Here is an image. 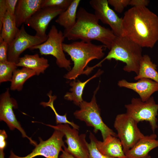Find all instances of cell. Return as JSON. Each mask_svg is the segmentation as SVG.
I'll use <instances>...</instances> for the list:
<instances>
[{"label":"cell","instance_id":"cell-1","mask_svg":"<svg viewBox=\"0 0 158 158\" xmlns=\"http://www.w3.org/2000/svg\"><path fill=\"white\" fill-rule=\"evenodd\" d=\"M121 36L141 47L152 48L158 41V16L146 7H133L122 18Z\"/></svg>","mask_w":158,"mask_h":158},{"label":"cell","instance_id":"cell-10","mask_svg":"<svg viewBox=\"0 0 158 158\" xmlns=\"http://www.w3.org/2000/svg\"><path fill=\"white\" fill-rule=\"evenodd\" d=\"M64 134L62 132L55 130L53 134L48 140L43 141L39 138L40 142L30 154L24 157L15 154L11 150L8 158H33L37 156H42L47 158H58L59 154L65 146L63 138Z\"/></svg>","mask_w":158,"mask_h":158},{"label":"cell","instance_id":"cell-36","mask_svg":"<svg viewBox=\"0 0 158 158\" xmlns=\"http://www.w3.org/2000/svg\"><path fill=\"white\" fill-rule=\"evenodd\" d=\"M0 158H4V150H0Z\"/></svg>","mask_w":158,"mask_h":158},{"label":"cell","instance_id":"cell-22","mask_svg":"<svg viewBox=\"0 0 158 158\" xmlns=\"http://www.w3.org/2000/svg\"><path fill=\"white\" fill-rule=\"evenodd\" d=\"M19 29L17 27L14 15L7 12L0 30V37L9 44L15 38Z\"/></svg>","mask_w":158,"mask_h":158},{"label":"cell","instance_id":"cell-26","mask_svg":"<svg viewBox=\"0 0 158 158\" xmlns=\"http://www.w3.org/2000/svg\"><path fill=\"white\" fill-rule=\"evenodd\" d=\"M17 67L16 63L8 61L0 62V83L11 82Z\"/></svg>","mask_w":158,"mask_h":158},{"label":"cell","instance_id":"cell-30","mask_svg":"<svg viewBox=\"0 0 158 158\" xmlns=\"http://www.w3.org/2000/svg\"><path fill=\"white\" fill-rule=\"evenodd\" d=\"M8 44L0 37V62L8 61Z\"/></svg>","mask_w":158,"mask_h":158},{"label":"cell","instance_id":"cell-2","mask_svg":"<svg viewBox=\"0 0 158 158\" xmlns=\"http://www.w3.org/2000/svg\"><path fill=\"white\" fill-rule=\"evenodd\" d=\"M99 20L95 14L80 7L77 10L76 23L70 29L64 30V36L68 40H97L110 50L117 36L111 30L99 24Z\"/></svg>","mask_w":158,"mask_h":158},{"label":"cell","instance_id":"cell-15","mask_svg":"<svg viewBox=\"0 0 158 158\" xmlns=\"http://www.w3.org/2000/svg\"><path fill=\"white\" fill-rule=\"evenodd\" d=\"M136 82H130L125 79L119 80L118 85L133 90L139 95L143 102L148 100L151 95L158 91V83L150 79L142 78Z\"/></svg>","mask_w":158,"mask_h":158},{"label":"cell","instance_id":"cell-38","mask_svg":"<svg viewBox=\"0 0 158 158\" xmlns=\"http://www.w3.org/2000/svg\"><path fill=\"white\" fill-rule=\"evenodd\" d=\"M157 121H158V119H157Z\"/></svg>","mask_w":158,"mask_h":158},{"label":"cell","instance_id":"cell-25","mask_svg":"<svg viewBox=\"0 0 158 158\" xmlns=\"http://www.w3.org/2000/svg\"><path fill=\"white\" fill-rule=\"evenodd\" d=\"M52 91L50 90L47 94L49 98V101L47 102H41L40 103V105L44 107H49L51 108L55 114L56 123L57 125L68 124L71 125L73 128L79 130V126L78 125L75 124L73 122L70 121L68 120L66 117V114L63 115H61L57 113L54 106V101L56 98V96L54 95H52Z\"/></svg>","mask_w":158,"mask_h":158},{"label":"cell","instance_id":"cell-19","mask_svg":"<svg viewBox=\"0 0 158 158\" xmlns=\"http://www.w3.org/2000/svg\"><path fill=\"white\" fill-rule=\"evenodd\" d=\"M16 65L17 67L31 69L35 72L36 75H39L44 73L49 64L47 59L40 57L38 54H36L33 55L26 54L20 57Z\"/></svg>","mask_w":158,"mask_h":158},{"label":"cell","instance_id":"cell-29","mask_svg":"<svg viewBox=\"0 0 158 158\" xmlns=\"http://www.w3.org/2000/svg\"><path fill=\"white\" fill-rule=\"evenodd\" d=\"M130 0H108L109 4L112 6L117 12L121 13L124 8L129 5Z\"/></svg>","mask_w":158,"mask_h":158},{"label":"cell","instance_id":"cell-8","mask_svg":"<svg viewBox=\"0 0 158 158\" xmlns=\"http://www.w3.org/2000/svg\"><path fill=\"white\" fill-rule=\"evenodd\" d=\"M138 123L126 113L118 114L115 118L114 126L125 154L144 135L138 127Z\"/></svg>","mask_w":158,"mask_h":158},{"label":"cell","instance_id":"cell-18","mask_svg":"<svg viewBox=\"0 0 158 158\" xmlns=\"http://www.w3.org/2000/svg\"><path fill=\"white\" fill-rule=\"evenodd\" d=\"M42 0H18L14 13L18 28L41 8Z\"/></svg>","mask_w":158,"mask_h":158},{"label":"cell","instance_id":"cell-4","mask_svg":"<svg viewBox=\"0 0 158 158\" xmlns=\"http://www.w3.org/2000/svg\"><path fill=\"white\" fill-rule=\"evenodd\" d=\"M142 48L128 38L122 36L117 37L107 55L93 68L100 66L106 60L114 59L125 63L123 69L126 72H133L137 75L139 72L142 55Z\"/></svg>","mask_w":158,"mask_h":158},{"label":"cell","instance_id":"cell-34","mask_svg":"<svg viewBox=\"0 0 158 158\" xmlns=\"http://www.w3.org/2000/svg\"><path fill=\"white\" fill-rule=\"evenodd\" d=\"M7 135L4 130H0V150H4L6 147V139Z\"/></svg>","mask_w":158,"mask_h":158},{"label":"cell","instance_id":"cell-9","mask_svg":"<svg viewBox=\"0 0 158 158\" xmlns=\"http://www.w3.org/2000/svg\"><path fill=\"white\" fill-rule=\"evenodd\" d=\"M45 125L63 133L66 139L64 141L68 145L67 150L75 158H89L86 134L79 135L77 130L71 128L68 124H59L56 126Z\"/></svg>","mask_w":158,"mask_h":158},{"label":"cell","instance_id":"cell-20","mask_svg":"<svg viewBox=\"0 0 158 158\" xmlns=\"http://www.w3.org/2000/svg\"><path fill=\"white\" fill-rule=\"evenodd\" d=\"M103 71L99 69L97 72L92 77L84 82L79 80L77 81H73L70 83L71 87L70 89V92H67L64 96V99L73 101L76 105L79 106L80 104L83 101L82 95L85 86L88 82L102 73Z\"/></svg>","mask_w":158,"mask_h":158},{"label":"cell","instance_id":"cell-32","mask_svg":"<svg viewBox=\"0 0 158 158\" xmlns=\"http://www.w3.org/2000/svg\"><path fill=\"white\" fill-rule=\"evenodd\" d=\"M5 0H0V30L2 28L3 19L7 12L5 5Z\"/></svg>","mask_w":158,"mask_h":158},{"label":"cell","instance_id":"cell-35","mask_svg":"<svg viewBox=\"0 0 158 158\" xmlns=\"http://www.w3.org/2000/svg\"><path fill=\"white\" fill-rule=\"evenodd\" d=\"M64 150H62V153L60 156V158H75L68 151L66 146L63 147Z\"/></svg>","mask_w":158,"mask_h":158},{"label":"cell","instance_id":"cell-7","mask_svg":"<svg viewBox=\"0 0 158 158\" xmlns=\"http://www.w3.org/2000/svg\"><path fill=\"white\" fill-rule=\"evenodd\" d=\"M126 114L138 123L145 121L148 122L154 133L158 128V104L151 97L148 100L142 101L140 98H133L130 103L125 104Z\"/></svg>","mask_w":158,"mask_h":158},{"label":"cell","instance_id":"cell-23","mask_svg":"<svg viewBox=\"0 0 158 158\" xmlns=\"http://www.w3.org/2000/svg\"><path fill=\"white\" fill-rule=\"evenodd\" d=\"M157 66L151 61L147 55H143L140 64L138 74L134 79L138 80L142 78H146L152 80L158 83V72L157 71Z\"/></svg>","mask_w":158,"mask_h":158},{"label":"cell","instance_id":"cell-5","mask_svg":"<svg viewBox=\"0 0 158 158\" xmlns=\"http://www.w3.org/2000/svg\"><path fill=\"white\" fill-rule=\"evenodd\" d=\"M99 86L95 91L91 101L87 102L83 100L79 105L80 109L76 111L73 114L76 118L84 121L87 126L93 127L95 133L100 131L104 140L109 135L117 136V134L104 122L101 117L100 109L95 97Z\"/></svg>","mask_w":158,"mask_h":158},{"label":"cell","instance_id":"cell-31","mask_svg":"<svg viewBox=\"0 0 158 158\" xmlns=\"http://www.w3.org/2000/svg\"><path fill=\"white\" fill-rule=\"evenodd\" d=\"M18 0H6L5 5L7 12L14 14Z\"/></svg>","mask_w":158,"mask_h":158},{"label":"cell","instance_id":"cell-28","mask_svg":"<svg viewBox=\"0 0 158 158\" xmlns=\"http://www.w3.org/2000/svg\"><path fill=\"white\" fill-rule=\"evenodd\" d=\"M89 138L90 142H87V145L89 153V158H113L105 156L101 153L97 149L95 143L96 137L94 134L90 132Z\"/></svg>","mask_w":158,"mask_h":158},{"label":"cell","instance_id":"cell-33","mask_svg":"<svg viewBox=\"0 0 158 158\" xmlns=\"http://www.w3.org/2000/svg\"><path fill=\"white\" fill-rule=\"evenodd\" d=\"M150 2L147 0H130L129 5L133 7H146Z\"/></svg>","mask_w":158,"mask_h":158},{"label":"cell","instance_id":"cell-27","mask_svg":"<svg viewBox=\"0 0 158 158\" xmlns=\"http://www.w3.org/2000/svg\"><path fill=\"white\" fill-rule=\"evenodd\" d=\"M72 0H42L41 8H57L66 10Z\"/></svg>","mask_w":158,"mask_h":158},{"label":"cell","instance_id":"cell-14","mask_svg":"<svg viewBox=\"0 0 158 158\" xmlns=\"http://www.w3.org/2000/svg\"><path fill=\"white\" fill-rule=\"evenodd\" d=\"M65 11L54 7L41 8L25 23L36 32L35 35L41 37H47L46 31L51 21Z\"/></svg>","mask_w":158,"mask_h":158},{"label":"cell","instance_id":"cell-24","mask_svg":"<svg viewBox=\"0 0 158 158\" xmlns=\"http://www.w3.org/2000/svg\"><path fill=\"white\" fill-rule=\"evenodd\" d=\"M35 75H36L35 72L28 68L22 67L16 69L13 72L11 81L10 89L12 91H21L26 81Z\"/></svg>","mask_w":158,"mask_h":158},{"label":"cell","instance_id":"cell-13","mask_svg":"<svg viewBox=\"0 0 158 158\" xmlns=\"http://www.w3.org/2000/svg\"><path fill=\"white\" fill-rule=\"evenodd\" d=\"M89 4L99 20L109 25L117 37L121 36L122 18H119L109 6L107 0H91Z\"/></svg>","mask_w":158,"mask_h":158},{"label":"cell","instance_id":"cell-11","mask_svg":"<svg viewBox=\"0 0 158 158\" xmlns=\"http://www.w3.org/2000/svg\"><path fill=\"white\" fill-rule=\"evenodd\" d=\"M47 37L30 35L26 32L23 24L15 38L8 44V61L17 63L20 55L24 51L43 43Z\"/></svg>","mask_w":158,"mask_h":158},{"label":"cell","instance_id":"cell-6","mask_svg":"<svg viewBox=\"0 0 158 158\" xmlns=\"http://www.w3.org/2000/svg\"><path fill=\"white\" fill-rule=\"evenodd\" d=\"M47 36V40L44 42L34 46L29 49H38L41 55L54 56L56 58V63L59 67L70 71L71 61L66 58L62 47L63 42L65 38L63 32L61 30L58 31L56 26L53 25Z\"/></svg>","mask_w":158,"mask_h":158},{"label":"cell","instance_id":"cell-21","mask_svg":"<svg viewBox=\"0 0 158 158\" xmlns=\"http://www.w3.org/2000/svg\"><path fill=\"white\" fill-rule=\"evenodd\" d=\"M80 0H72L68 8L58 16L56 22L63 27L65 30L72 28L76 23L78 8Z\"/></svg>","mask_w":158,"mask_h":158},{"label":"cell","instance_id":"cell-16","mask_svg":"<svg viewBox=\"0 0 158 158\" xmlns=\"http://www.w3.org/2000/svg\"><path fill=\"white\" fill-rule=\"evenodd\" d=\"M157 136L153 133L144 135L125 154L126 158H149V153L158 147Z\"/></svg>","mask_w":158,"mask_h":158},{"label":"cell","instance_id":"cell-12","mask_svg":"<svg viewBox=\"0 0 158 158\" xmlns=\"http://www.w3.org/2000/svg\"><path fill=\"white\" fill-rule=\"evenodd\" d=\"M18 107L16 101L11 97L9 88H7L6 90L0 95V121H4L11 130H13L15 128L18 129L20 132L23 138H28L30 143L36 146L37 145V143L27 135L20 124L17 120L13 109V108L16 109Z\"/></svg>","mask_w":158,"mask_h":158},{"label":"cell","instance_id":"cell-37","mask_svg":"<svg viewBox=\"0 0 158 158\" xmlns=\"http://www.w3.org/2000/svg\"><path fill=\"white\" fill-rule=\"evenodd\" d=\"M149 158H151V157H150Z\"/></svg>","mask_w":158,"mask_h":158},{"label":"cell","instance_id":"cell-17","mask_svg":"<svg viewBox=\"0 0 158 158\" xmlns=\"http://www.w3.org/2000/svg\"><path fill=\"white\" fill-rule=\"evenodd\" d=\"M98 150L104 155L113 158H126L121 142L117 137L108 136L102 141L95 139Z\"/></svg>","mask_w":158,"mask_h":158},{"label":"cell","instance_id":"cell-3","mask_svg":"<svg viewBox=\"0 0 158 158\" xmlns=\"http://www.w3.org/2000/svg\"><path fill=\"white\" fill-rule=\"evenodd\" d=\"M64 52L69 55L73 62L72 69L64 76L65 78L75 80L79 76L84 74L88 63L94 59H99L104 55L103 50L106 48L103 45H97L91 42L81 41L70 44L63 43Z\"/></svg>","mask_w":158,"mask_h":158}]
</instances>
